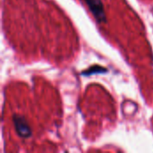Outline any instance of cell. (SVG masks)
<instances>
[{
	"mask_svg": "<svg viewBox=\"0 0 153 153\" xmlns=\"http://www.w3.org/2000/svg\"><path fill=\"white\" fill-rule=\"evenodd\" d=\"M13 121L15 131L20 137L27 139L31 136V129L23 117L15 114L13 116Z\"/></svg>",
	"mask_w": 153,
	"mask_h": 153,
	"instance_id": "cell-1",
	"label": "cell"
},
{
	"mask_svg": "<svg viewBox=\"0 0 153 153\" xmlns=\"http://www.w3.org/2000/svg\"><path fill=\"white\" fill-rule=\"evenodd\" d=\"M90 11L99 22H106V13L104 10L103 4L100 0H83Z\"/></svg>",
	"mask_w": 153,
	"mask_h": 153,
	"instance_id": "cell-2",
	"label": "cell"
},
{
	"mask_svg": "<svg viewBox=\"0 0 153 153\" xmlns=\"http://www.w3.org/2000/svg\"><path fill=\"white\" fill-rule=\"evenodd\" d=\"M104 72H107V69H104V68L100 67V66H94V67L90 68L89 70L83 72L82 75H90V74H92L95 73H104Z\"/></svg>",
	"mask_w": 153,
	"mask_h": 153,
	"instance_id": "cell-3",
	"label": "cell"
}]
</instances>
